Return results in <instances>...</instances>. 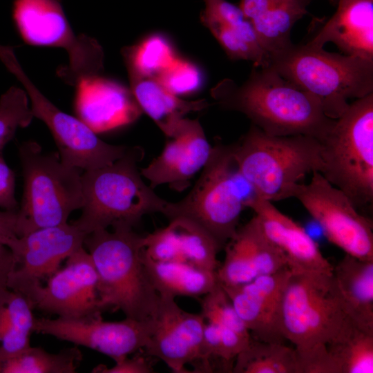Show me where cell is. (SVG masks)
I'll use <instances>...</instances> for the list:
<instances>
[{
	"mask_svg": "<svg viewBox=\"0 0 373 373\" xmlns=\"http://www.w3.org/2000/svg\"><path fill=\"white\" fill-rule=\"evenodd\" d=\"M211 95L221 108L245 115L271 135H304L321 141L336 120L325 114L315 97L270 67H254L240 85L224 79Z\"/></svg>",
	"mask_w": 373,
	"mask_h": 373,
	"instance_id": "obj_1",
	"label": "cell"
},
{
	"mask_svg": "<svg viewBox=\"0 0 373 373\" xmlns=\"http://www.w3.org/2000/svg\"><path fill=\"white\" fill-rule=\"evenodd\" d=\"M350 322L332 274L291 271L283 296L281 328L296 352L300 373H335L327 347Z\"/></svg>",
	"mask_w": 373,
	"mask_h": 373,
	"instance_id": "obj_2",
	"label": "cell"
},
{
	"mask_svg": "<svg viewBox=\"0 0 373 373\" xmlns=\"http://www.w3.org/2000/svg\"><path fill=\"white\" fill-rule=\"evenodd\" d=\"M112 229L94 231L84 241L97 273L100 307L119 309L131 319L153 318L160 296L142 260L144 236L125 224Z\"/></svg>",
	"mask_w": 373,
	"mask_h": 373,
	"instance_id": "obj_3",
	"label": "cell"
},
{
	"mask_svg": "<svg viewBox=\"0 0 373 373\" xmlns=\"http://www.w3.org/2000/svg\"><path fill=\"white\" fill-rule=\"evenodd\" d=\"M144 156L142 147H128L113 163L85 171L82 214L73 223L88 234L117 224L133 227L146 214H163L169 202L143 180L138 163Z\"/></svg>",
	"mask_w": 373,
	"mask_h": 373,
	"instance_id": "obj_4",
	"label": "cell"
},
{
	"mask_svg": "<svg viewBox=\"0 0 373 373\" xmlns=\"http://www.w3.org/2000/svg\"><path fill=\"white\" fill-rule=\"evenodd\" d=\"M231 146L240 175L256 197L270 202L292 198L307 175L323 170L321 142L311 136L271 135L251 124Z\"/></svg>",
	"mask_w": 373,
	"mask_h": 373,
	"instance_id": "obj_5",
	"label": "cell"
},
{
	"mask_svg": "<svg viewBox=\"0 0 373 373\" xmlns=\"http://www.w3.org/2000/svg\"><path fill=\"white\" fill-rule=\"evenodd\" d=\"M269 67L315 97L325 114L338 118L349 100L373 93V60L293 44L270 56Z\"/></svg>",
	"mask_w": 373,
	"mask_h": 373,
	"instance_id": "obj_6",
	"label": "cell"
},
{
	"mask_svg": "<svg viewBox=\"0 0 373 373\" xmlns=\"http://www.w3.org/2000/svg\"><path fill=\"white\" fill-rule=\"evenodd\" d=\"M239 173L231 144L217 142L201 174L189 193L178 202H169L163 215L181 218L209 233L222 249L236 234L241 213L255 197ZM252 190V189H251Z\"/></svg>",
	"mask_w": 373,
	"mask_h": 373,
	"instance_id": "obj_7",
	"label": "cell"
},
{
	"mask_svg": "<svg viewBox=\"0 0 373 373\" xmlns=\"http://www.w3.org/2000/svg\"><path fill=\"white\" fill-rule=\"evenodd\" d=\"M19 156L23 193L17 211L18 237L66 223L83 206L80 169L64 164L58 153H44L32 140L20 145Z\"/></svg>",
	"mask_w": 373,
	"mask_h": 373,
	"instance_id": "obj_8",
	"label": "cell"
},
{
	"mask_svg": "<svg viewBox=\"0 0 373 373\" xmlns=\"http://www.w3.org/2000/svg\"><path fill=\"white\" fill-rule=\"evenodd\" d=\"M322 175L359 210L373 203V93L350 103L320 141Z\"/></svg>",
	"mask_w": 373,
	"mask_h": 373,
	"instance_id": "obj_9",
	"label": "cell"
},
{
	"mask_svg": "<svg viewBox=\"0 0 373 373\" xmlns=\"http://www.w3.org/2000/svg\"><path fill=\"white\" fill-rule=\"evenodd\" d=\"M12 19L26 44L65 50L68 64L59 68L57 74L66 84L74 86L102 70V46L90 36L75 33L59 0H14Z\"/></svg>",
	"mask_w": 373,
	"mask_h": 373,
	"instance_id": "obj_10",
	"label": "cell"
},
{
	"mask_svg": "<svg viewBox=\"0 0 373 373\" xmlns=\"http://www.w3.org/2000/svg\"><path fill=\"white\" fill-rule=\"evenodd\" d=\"M292 198L300 202L321 226L329 241L345 254L373 261L372 221L321 173H312L308 184H296Z\"/></svg>",
	"mask_w": 373,
	"mask_h": 373,
	"instance_id": "obj_11",
	"label": "cell"
},
{
	"mask_svg": "<svg viewBox=\"0 0 373 373\" xmlns=\"http://www.w3.org/2000/svg\"><path fill=\"white\" fill-rule=\"evenodd\" d=\"M17 79L28 96L34 117L50 130L64 164L89 171L110 164L126 153L128 146L103 141L80 119L54 105L24 72L18 75Z\"/></svg>",
	"mask_w": 373,
	"mask_h": 373,
	"instance_id": "obj_12",
	"label": "cell"
},
{
	"mask_svg": "<svg viewBox=\"0 0 373 373\" xmlns=\"http://www.w3.org/2000/svg\"><path fill=\"white\" fill-rule=\"evenodd\" d=\"M155 325V317L108 322L97 313L81 318H35L34 332L86 347L115 360L142 350Z\"/></svg>",
	"mask_w": 373,
	"mask_h": 373,
	"instance_id": "obj_13",
	"label": "cell"
},
{
	"mask_svg": "<svg viewBox=\"0 0 373 373\" xmlns=\"http://www.w3.org/2000/svg\"><path fill=\"white\" fill-rule=\"evenodd\" d=\"M32 308L61 318H81L102 313L98 276L84 246L66 258L64 268L23 294Z\"/></svg>",
	"mask_w": 373,
	"mask_h": 373,
	"instance_id": "obj_14",
	"label": "cell"
},
{
	"mask_svg": "<svg viewBox=\"0 0 373 373\" xmlns=\"http://www.w3.org/2000/svg\"><path fill=\"white\" fill-rule=\"evenodd\" d=\"M86 233L73 222L35 230L19 237L12 250L16 265L8 288L23 294L59 269L61 262L84 246Z\"/></svg>",
	"mask_w": 373,
	"mask_h": 373,
	"instance_id": "obj_15",
	"label": "cell"
},
{
	"mask_svg": "<svg viewBox=\"0 0 373 373\" xmlns=\"http://www.w3.org/2000/svg\"><path fill=\"white\" fill-rule=\"evenodd\" d=\"M291 271L284 268L254 280L223 289L251 337L264 342L284 343L281 328L283 296Z\"/></svg>",
	"mask_w": 373,
	"mask_h": 373,
	"instance_id": "obj_16",
	"label": "cell"
},
{
	"mask_svg": "<svg viewBox=\"0 0 373 373\" xmlns=\"http://www.w3.org/2000/svg\"><path fill=\"white\" fill-rule=\"evenodd\" d=\"M155 329L142 352L164 361L173 372H189L186 364L196 361L205 320L201 314L182 309L175 299L160 296Z\"/></svg>",
	"mask_w": 373,
	"mask_h": 373,
	"instance_id": "obj_17",
	"label": "cell"
},
{
	"mask_svg": "<svg viewBox=\"0 0 373 373\" xmlns=\"http://www.w3.org/2000/svg\"><path fill=\"white\" fill-rule=\"evenodd\" d=\"M169 139L160 154L140 173L153 189L166 184L182 191L206 165L213 146L197 119L185 117L176 135Z\"/></svg>",
	"mask_w": 373,
	"mask_h": 373,
	"instance_id": "obj_18",
	"label": "cell"
},
{
	"mask_svg": "<svg viewBox=\"0 0 373 373\" xmlns=\"http://www.w3.org/2000/svg\"><path fill=\"white\" fill-rule=\"evenodd\" d=\"M223 249L224 259L216 270L222 286L242 285L288 267L285 258L267 238L255 216L238 228Z\"/></svg>",
	"mask_w": 373,
	"mask_h": 373,
	"instance_id": "obj_19",
	"label": "cell"
},
{
	"mask_svg": "<svg viewBox=\"0 0 373 373\" xmlns=\"http://www.w3.org/2000/svg\"><path fill=\"white\" fill-rule=\"evenodd\" d=\"M270 242L284 256L292 272L332 274L333 265L305 229L272 202L254 197L247 204Z\"/></svg>",
	"mask_w": 373,
	"mask_h": 373,
	"instance_id": "obj_20",
	"label": "cell"
},
{
	"mask_svg": "<svg viewBox=\"0 0 373 373\" xmlns=\"http://www.w3.org/2000/svg\"><path fill=\"white\" fill-rule=\"evenodd\" d=\"M74 86L78 118L95 133L129 124L142 113L130 88L99 74L85 77Z\"/></svg>",
	"mask_w": 373,
	"mask_h": 373,
	"instance_id": "obj_21",
	"label": "cell"
},
{
	"mask_svg": "<svg viewBox=\"0 0 373 373\" xmlns=\"http://www.w3.org/2000/svg\"><path fill=\"white\" fill-rule=\"evenodd\" d=\"M335 12L307 42L315 48L334 43L345 55L373 60V0H334Z\"/></svg>",
	"mask_w": 373,
	"mask_h": 373,
	"instance_id": "obj_22",
	"label": "cell"
},
{
	"mask_svg": "<svg viewBox=\"0 0 373 373\" xmlns=\"http://www.w3.org/2000/svg\"><path fill=\"white\" fill-rule=\"evenodd\" d=\"M332 278L343 309L357 327L373 332V261L345 254Z\"/></svg>",
	"mask_w": 373,
	"mask_h": 373,
	"instance_id": "obj_23",
	"label": "cell"
},
{
	"mask_svg": "<svg viewBox=\"0 0 373 373\" xmlns=\"http://www.w3.org/2000/svg\"><path fill=\"white\" fill-rule=\"evenodd\" d=\"M129 79L130 89L142 113L169 138L176 135L186 114L210 106L205 99L192 101L181 99L154 78L130 77Z\"/></svg>",
	"mask_w": 373,
	"mask_h": 373,
	"instance_id": "obj_24",
	"label": "cell"
},
{
	"mask_svg": "<svg viewBox=\"0 0 373 373\" xmlns=\"http://www.w3.org/2000/svg\"><path fill=\"white\" fill-rule=\"evenodd\" d=\"M142 260L146 274L160 297L197 298L207 294L219 284L216 271L200 269L184 262L155 261L142 251Z\"/></svg>",
	"mask_w": 373,
	"mask_h": 373,
	"instance_id": "obj_25",
	"label": "cell"
},
{
	"mask_svg": "<svg viewBox=\"0 0 373 373\" xmlns=\"http://www.w3.org/2000/svg\"><path fill=\"white\" fill-rule=\"evenodd\" d=\"M32 310L21 293L9 288L0 291V359L30 346L35 320Z\"/></svg>",
	"mask_w": 373,
	"mask_h": 373,
	"instance_id": "obj_26",
	"label": "cell"
},
{
	"mask_svg": "<svg viewBox=\"0 0 373 373\" xmlns=\"http://www.w3.org/2000/svg\"><path fill=\"white\" fill-rule=\"evenodd\" d=\"M314 0H276L258 18L251 21L259 42L269 57L293 44L291 31L297 21L308 15ZM334 4V0H329Z\"/></svg>",
	"mask_w": 373,
	"mask_h": 373,
	"instance_id": "obj_27",
	"label": "cell"
},
{
	"mask_svg": "<svg viewBox=\"0 0 373 373\" xmlns=\"http://www.w3.org/2000/svg\"><path fill=\"white\" fill-rule=\"evenodd\" d=\"M234 373H300L296 352L285 343L264 342L251 338L236 356Z\"/></svg>",
	"mask_w": 373,
	"mask_h": 373,
	"instance_id": "obj_28",
	"label": "cell"
},
{
	"mask_svg": "<svg viewBox=\"0 0 373 373\" xmlns=\"http://www.w3.org/2000/svg\"><path fill=\"white\" fill-rule=\"evenodd\" d=\"M336 373L373 372V332L350 322L327 347Z\"/></svg>",
	"mask_w": 373,
	"mask_h": 373,
	"instance_id": "obj_29",
	"label": "cell"
},
{
	"mask_svg": "<svg viewBox=\"0 0 373 373\" xmlns=\"http://www.w3.org/2000/svg\"><path fill=\"white\" fill-rule=\"evenodd\" d=\"M82 359L77 345L57 353L30 345L16 355L0 359V373H75Z\"/></svg>",
	"mask_w": 373,
	"mask_h": 373,
	"instance_id": "obj_30",
	"label": "cell"
},
{
	"mask_svg": "<svg viewBox=\"0 0 373 373\" xmlns=\"http://www.w3.org/2000/svg\"><path fill=\"white\" fill-rule=\"evenodd\" d=\"M122 55L130 77L156 78L178 57L169 41L160 35H152L124 47Z\"/></svg>",
	"mask_w": 373,
	"mask_h": 373,
	"instance_id": "obj_31",
	"label": "cell"
},
{
	"mask_svg": "<svg viewBox=\"0 0 373 373\" xmlns=\"http://www.w3.org/2000/svg\"><path fill=\"white\" fill-rule=\"evenodd\" d=\"M169 222L177 231L185 262L200 269L216 271L220 266L217 256L222 248L214 238L186 219L177 218Z\"/></svg>",
	"mask_w": 373,
	"mask_h": 373,
	"instance_id": "obj_32",
	"label": "cell"
},
{
	"mask_svg": "<svg viewBox=\"0 0 373 373\" xmlns=\"http://www.w3.org/2000/svg\"><path fill=\"white\" fill-rule=\"evenodd\" d=\"M32 114L28 96L23 88L11 86L0 97V155L5 145L17 129L32 122Z\"/></svg>",
	"mask_w": 373,
	"mask_h": 373,
	"instance_id": "obj_33",
	"label": "cell"
},
{
	"mask_svg": "<svg viewBox=\"0 0 373 373\" xmlns=\"http://www.w3.org/2000/svg\"><path fill=\"white\" fill-rule=\"evenodd\" d=\"M202 23L211 31L231 59L250 61L254 67H269V54L249 44L233 27L218 21Z\"/></svg>",
	"mask_w": 373,
	"mask_h": 373,
	"instance_id": "obj_34",
	"label": "cell"
},
{
	"mask_svg": "<svg viewBox=\"0 0 373 373\" xmlns=\"http://www.w3.org/2000/svg\"><path fill=\"white\" fill-rule=\"evenodd\" d=\"M200 304V314L205 321L232 329L245 336L251 337L220 283L211 291L204 295Z\"/></svg>",
	"mask_w": 373,
	"mask_h": 373,
	"instance_id": "obj_35",
	"label": "cell"
},
{
	"mask_svg": "<svg viewBox=\"0 0 373 373\" xmlns=\"http://www.w3.org/2000/svg\"><path fill=\"white\" fill-rule=\"evenodd\" d=\"M155 79L166 90L178 96L196 91L202 82L199 68L192 62L179 57Z\"/></svg>",
	"mask_w": 373,
	"mask_h": 373,
	"instance_id": "obj_36",
	"label": "cell"
},
{
	"mask_svg": "<svg viewBox=\"0 0 373 373\" xmlns=\"http://www.w3.org/2000/svg\"><path fill=\"white\" fill-rule=\"evenodd\" d=\"M142 251L155 261L186 263L178 234L171 222L166 227L144 236Z\"/></svg>",
	"mask_w": 373,
	"mask_h": 373,
	"instance_id": "obj_37",
	"label": "cell"
},
{
	"mask_svg": "<svg viewBox=\"0 0 373 373\" xmlns=\"http://www.w3.org/2000/svg\"><path fill=\"white\" fill-rule=\"evenodd\" d=\"M204 9L200 14L202 23L218 21L236 28L247 19L238 6L227 0H203Z\"/></svg>",
	"mask_w": 373,
	"mask_h": 373,
	"instance_id": "obj_38",
	"label": "cell"
},
{
	"mask_svg": "<svg viewBox=\"0 0 373 373\" xmlns=\"http://www.w3.org/2000/svg\"><path fill=\"white\" fill-rule=\"evenodd\" d=\"M128 356L114 360L115 365L108 367L105 365H98L94 367L92 372L95 373H151L153 372L152 363L143 352L137 353L132 358Z\"/></svg>",
	"mask_w": 373,
	"mask_h": 373,
	"instance_id": "obj_39",
	"label": "cell"
},
{
	"mask_svg": "<svg viewBox=\"0 0 373 373\" xmlns=\"http://www.w3.org/2000/svg\"><path fill=\"white\" fill-rule=\"evenodd\" d=\"M0 208L6 211H18L15 197V175L0 155Z\"/></svg>",
	"mask_w": 373,
	"mask_h": 373,
	"instance_id": "obj_40",
	"label": "cell"
},
{
	"mask_svg": "<svg viewBox=\"0 0 373 373\" xmlns=\"http://www.w3.org/2000/svg\"><path fill=\"white\" fill-rule=\"evenodd\" d=\"M18 211H0V243L11 249L17 240Z\"/></svg>",
	"mask_w": 373,
	"mask_h": 373,
	"instance_id": "obj_41",
	"label": "cell"
},
{
	"mask_svg": "<svg viewBox=\"0 0 373 373\" xmlns=\"http://www.w3.org/2000/svg\"><path fill=\"white\" fill-rule=\"evenodd\" d=\"M276 0H240L239 8L250 21L267 12Z\"/></svg>",
	"mask_w": 373,
	"mask_h": 373,
	"instance_id": "obj_42",
	"label": "cell"
},
{
	"mask_svg": "<svg viewBox=\"0 0 373 373\" xmlns=\"http://www.w3.org/2000/svg\"><path fill=\"white\" fill-rule=\"evenodd\" d=\"M16 262L11 249L0 243V291L8 288L9 276L15 269Z\"/></svg>",
	"mask_w": 373,
	"mask_h": 373,
	"instance_id": "obj_43",
	"label": "cell"
}]
</instances>
